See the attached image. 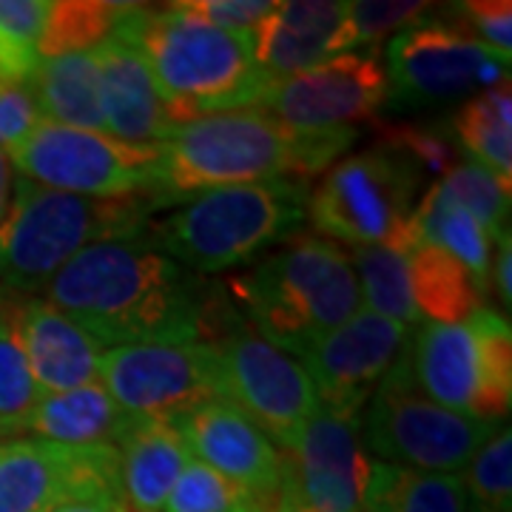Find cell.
I'll use <instances>...</instances> for the list:
<instances>
[{"label":"cell","mask_w":512,"mask_h":512,"mask_svg":"<svg viewBox=\"0 0 512 512\" xmlns=\"http://www.w3.org/2000/svg\"><path fill=\"white\" fill-rule=\"evenodd\" d=\"M46 293L103 348L211 345L237 313L220 282H202L140 237L80 251L57 271Z\"/></svg>","instance_id":"cell-1"},{"label":"cell","mask_w":512,"mask_h":512,"mask_svg":"<svg viewBox=\"0 0 512 512\" xmlns=\"http://www.w3.org/2000/svg\"><path fill=\"white\" fill-rule=\"evenodd\" d=\"M114 32L143 52L174 126L259 106L268 89V77L256 66L254 37L208 23L188 3L134 6Z\"/></svg>","instance_id":"cell-2"},{"label":"cell","mask_w":512,"mask_h":512,"mask_svg":"<svg viewBox=\"0 0 512 512\" xmlns=\"http://www.w3.org/2000/svg\"><path fill=\"white\" fill-rule=\"evenodd\" d=\"M353 140L356 131H293L259 106L222 111L171 131L163 143V188L180 200L231 185L305 183L345 154Z\"/></svg>","instance_id":"cell-3"},{"label":"cell","mask_w":512,"mask_h":512,"mask_svg":"<svg viewBox=\"0 0 512 512\" xmlns=\"http://www.w3.org/2000/svg\"><path fill=\"white\" fill-rule=\"evenodd\" d=\"M171 194L77 197L18 177L0 222V291H43L60 268L97 242L140 237Z\"/></svg>","instance_id":"cell-4"},{"label":"cell","mask_w":512,"mask_h":512,"mask_svg":"<svg viewBox=\"0 0 512 512\" xmlns=\"http://www.w3.org/2000/svg\"><path fill=\"white\" fill-rule=\"evenodd\" d=\"M225 285L248 325L296 356L353 319L362 305L350 256L339 242L319 237H299Z\"/></svg>","instance_id":"cell-5"},{"label":"cell","mask_w":512,"mask_h":512,"mask_svg":"<svg viewBox=\"0 0 512 512\" xmlns=\"http://www.w3.org/2000/svg\"><path fill=\"white\" fill-rule=\"evenodd\" d=\"M305 211L308 185L302 180L214 188L154 222L146 242L191 274H220L291 237L302 228Z\"/></svg>","instance_id":"cell-6"},{"label":"cell","mask_w":512,"mask_h":512,"mask_svg":"<svg viewBox=\"0 0 512 512\" xmlns=\"http://www.w3.org/2000/svg\"><path fill=\"white\" fill-rule=\"evenodd\" d=\"M410 373L444 410L504 424L512 404L510 319L481 308L467 322H427L407 339Z\"/></svg>","instance_id":"cell-7"},{"label":"cell","mask_w":512,"mask_h":512,"mask_svg":"<svg viewBox=\"0 0 512 512\" xmlns=\"http://www.w3.org/2000/svg\"><path fill=\"white\" fill-rule=\"evenodd\" d=\"M501 427L504 424L470 419L430 402L410 373L404 345L402 356L367 402L362 441L384 464L416 473L464 476L478 450Z\"/></svg>","instance_id":"cell-8"},{"label":"cell","mask_w":512,"mask_h":512,"mask_svg":"<svg viewBox=\"0 0 512 512\" xmlns=\"http://www.w3.org/2000/svg\"><path fill=\"white\" fill-rule=\"evenodd\" d=\"M419 177V168L396 151L367 148L325 171L308 197L305 217L330 242L410 251L419 242L413 222Z\"/></svg>","instance_id":"cell-9"},{"label":"cell","mask_w":512,"mask_h":512,"mask_svg":"<svg viewBox=\"0 0 512 512\" xmlns=\"http://www.w3.org/2000/svg\"><path fill=\"white\" fill-rule=\"evenodd\" d=\"M6 157L23 180L77 197L168 194L163 188V146L123 143L106 131L40 123Z\"/></svg>","instance_id":"cell-10"},{"label":"cell","mask_w":512,"mask_h":512,"mask_svg":"<svg viewBox=\"0 0 512 512\" xmlns=\"http://www.w3.org/2000/svg\"><path fill=\"white\" fill-rule=\"evenodd\" d=\"M220 365V399L259 427L279 453H291L319 410L308 370L262 339L239 313L211 342Z\"/></svg>","instance_id":"cell-11"},{"label":"cell","mask_w":512,"mask_h":512,"mask_svg":"<svg viewBox=\"0 0 512 512\" xmlns=\"http://www.w3.org/2000/svg\"><path fill=\"white\" fill-rule=\"evenodd\" d=\"M510 55L495 52L461 23L424 18L390 37V97L407 106H430L481 94L507 77Z\"/></svg>","instance_id":"cell-12"},{"label":"cell","mask_w":512,"mask_h":512,"mask_svg":"<svg viewBox=\"0 0 512 512\" xmlns=\"http://www.w3.org/2000/svg\"><path fill=\"white\" fill-rule=\"evenodd\" d=\"M100 379L134 421L177 424L200 404L220 399L217 350L202 342L106 348Z\"/></svg>","instance_id":"cell-13"},{"label":"cell","mask_w":512,"mask_h":512,"mask_svg":"<svg viewBox=\"0 0 512 512\" xmlns=\"http://www.w3.org/2000/svg\"><path fill=\"white\" fill-rule=\"evenodd\" d=\"M390 100V80L379 55H348L325 60L308 72L271 80L259 100L279 123L305 134L356 131Z\"/></svg>","instance_id":"cell-14"},{"label":"cell","mask_w":512,"mask_h":512,"mask_svg":"<svg viewBox=\"0 0 512 512\" xmlns=\"http://www.w3.org/2000/svg\"><path fill=\"white\" fill-rule=\"evenodd\" d=\"M97 493H123L117 447H60L35 436L0 441V512H52Z\"/></svg>","instance_id":"cell-15"},{"label":"cell","mask_w":512,"mask_h":512,"mask_svg":"<svg viewBox=\"0 0 512 512\" xmlns=\"http://www.w3.org/2000/svg\"><path fill=\"white\" fill-rule=\"evenodd\" d=\"M407 339L410 328L370 311H359L322 336L302 356L319 407L339 416H362L379 382L402 356Z\"/></svg>","instance_id":"cell-16"},{"label":"cell","mask_w":512,"mask_h":512,"mask_svg":"<svg viewBox=\"0 0 512 512\" xmlns=\"http://www.w3.org/2000/svg\"><path fill=\"white\" fill-rule=\"evenodd\" d=\"M370 467L362 416L316 410L296 450L285 453V478L279 493L322 512H362Z\"/></svg>","instance_id":"cell-17"},{"label":"cell","mask_w":512,"mask_h":512,"mask_svg":"<svg viewBox=\"0 0 512 512\" xmlns=\"http://www.w3.org/2000/svg\"><path fill=\"white\" fill-rule=\"evenodd\" d=\"M194 461L228 478L271 512L285 478V453L228 402H208L174 424Z\"/></svg>","instance_id":"cell-18"},{"label":"cell","mask_w":512,"mask_h":512,"mask_svg":"<svg viewBox=\"0 0 512 512\" xmlns=\"http://www.w3.org/2000/svg\"><path fill=\"white\" fill-rule=\"evenodd\" d=\"M92 52L100 72L106 134L137 146H163L177 126L165 111L137 43L120 32H111Z\"/></svg>","instance_id":"cell-19"},{"label":"cell","mask_w":512,"mask_h":512,"mask_svg":"<svg viewBox=\"0 0 512 512\" xmlns=\"http://www.w3.org/2000/svg\"><path fill=\"white\" fill-rule=\"evenodd\" d=\"M348 3L339 0H291L276 3L274 15L254 35L256 66L271 80L308 72L339 57V32Z\"/></svg>","instance_id":"cell-20"},{"label":"cell","mask_w":512,"mask_h":512,"mask_svg":"<svg viewBox=\"0 0 512 512\" xmlns=\"http://www.w3.org/2000/svg\"><path fill=\"white\" fill-rule=\"evenodd\" d=\"M20 336L29 367L43 393H63L100 379L103 345L49 299L23 296Z\"/></svg>","instance_id":"cell-21"},{"label":"cell","mask_w":512,"mask_h":512,"mask_svg":"<svg viewBox=\"0 0 512 512\" xmlns=\"http://www.w3.org/2000/svg\"><path fill=\"white\" fill-rule=\"evenodd\" d=\"M134 424L106 387L92 382L63 393H43L26 433L60 447H120Z\"/></svg>","instance_id":"cell-22"},{"label":"cell","mask_w":512,"mask_h":512,"mask_svg":"<svg viewBox=\"0 0 512 512\" xmlns=\"http://www.w3.org/2000/svg\"><path fill=\"white\" fill-rule=\"evenodd\" d=\"M117 450L126 510L163 512L171 487L191 461L180 430L165 421H137Z\"/></svg>","instance_id":"cell-23"},{"label":"cell","mask_w":512,"mask_h":512,"mask_svg":"<svg viewBox=\"0 0 512 512\" xmlns=\"http://www.w3.org/2000/svg\"><path fill=\"white\" fill-rule=\"evenodd\" d=\"M43 123L83 131H106L100 106V72L94 52L43 57L26 80Z\"/></svg>","instance_id":"cell-24"},{"label":"cell","mask_w":512,"mask_h":512,"mask_svg":"<svg viewBox=\"0 0 512 512\" xmlns=\"http://www.w3.org/2000/svg\"><path fill=\"white\" fill-rule=\"evenodd\" d=\"M407 274L421 319L436 325H458L484 308L487 293L481 291L473 274L436 245L416 242L407 251Z\"/></svg>","instance_id":"cell-25"},{"label":"cell","mask_w":512,"mask_h":512,"mask_svg":"<svg viewBox=\"0 0 512 512\" xmlns=\"http://www.w3.org/2000/svg\"><path fill=\"white\" fill-rule=\"evenodd\" d=\"M453 131L473 163L512 188V83L510 77L470 97L453 117Z\"/></svg>","instance_id":"cell-26"},{"label":"cell","mask_w":512,"mask_h":512,"mask_svg":"<svg viewBox=\"0 0 512 512\" xmlns=\"http://www.w3.org/2000/svg\"><path fill=\"white\" fill-rule=\"evenodd\" d=\"M413 222H416L419 242L436 245L453 259H458L481 285V291L487 293L490 265H493V259H490L493 239L487 237V231L464 208H458L456 202L447 200L439 185L433 183V188L416 205Z\"/></svg>","instance_id":"cell-27"},{"label":"cell","mask_w":512,"mask_h":512,"mask_svg":"<svg viewBox=\"0 0 512 512\" xmlns=\"http://www.w3.org/2000/svg\"><path fill=\"white\" fill-rule=\"evenodd\" d=\"M20 305V293L0 291V441L18 439L29 430V419L43 396L23 348Z\"/></svg>","instance_id":"cell-28"},{"label":"cell","mask_w":512,"mask_h":512,"mask_svg":"<svg viewBox=\"0 0 512 512\" xmlns=\"http://www.w3.org/2000/svg\"><path fill=\"white\" fill-rule=\"evenodd\" d=\"M365 507L382 512H467L464 476L416 473L376 461L370 467Z\"/></svg>","instance_id":"cell-29"},{"label":"cell","mask_w":512,"mask_h":512,"mask_svg":"<svg viewBox=\"0 0 512 512\" xmlns=\"http://www.w3.org/2000/svg\"><path fill=\"white\" fill-rule=\"evenodd\" d=\"M350 265L359 282V296L367 302L370 313L413 328L421 322L410 293V274H407V251H396L387 245H367L353 248Z\"/></svg>","instance_id":"cell-30"},{"label":"cell","mask_w":512,"mask_h":512,"mask_svg":"<svg viewBox=\"0 0 512 512\" xmlns=\"http://www.w3.org/2000/svg\"><path fill=\"white\" fill-rule=\"evenodd\" d=\"M134 6L137 3H109V0L52 3L43 40H40V60L89 52L120 26V20L126 18Z\"/></svg>","instance_id":"cell-31"},{"label":"cell","mask_w":512,"mask_h":512,"mask_svg":"<svg viewBox=\"0 0 512 512\" xmlns=\"http://www.w3.org/2000/svg\"><path fill=\"white\" fill-rule=\"evenodd\" d=\"M49 0H0V80L26 83L40 63Z\"/></svg>","instance_id":"cell-32"},{"label":"cell","mask_w":512,"mask_h":512,"mask_svg":"<svg viewBox=\"0 0 512 512\" xmlns=\"http://www.w3.org/2000/svg\"><path fill=\"white\" fill-rule=\"evenodd\" d=\"M441 194L464 208L473 220L487 231V237L498 239L510 231V185L498 183L490 171L476 163L456 165L439 183Z\"/></svg>","instance_id":"cell-33"},{"label":"cell","mask_w":512,"mask_h":512,"mask_svg":"<svg viewBox=\"0 0 512 512\" xmlns=\"http://www.w3.org/2000/svg\"><path fill=\"white\" fill-rule=\"evenodd\" d=\"M467 512H512V433L504 424L464 470Z\"/></svg>","instance_id":"cell-34"},{"label":"cell","mask_w":512,"mask_h":512,"mask_svg":"<svg viewBox=\"0 0 512 512\" xmlns=\"http://www.w3.org/2000/svg\"><path fill=\"white\" fill-rule=\"evenodd\" d=\"M163 512H268L256 498L242 493L228 478L200 461H188L171 487Z\"/></svg>","instance_id":"cell-35"},{"label":"cell","mask_w":512,"mask_h":512,"mask_svg":"<svg viewBox=\"0 0 512 512\" xmlns=\"http://www.w3.org/2000/svg\"><path fill=\"white\" fill-rule=\"evenodd\" d=\"M430 15V3L416 0H359L348 3L339 32V55L359 46H376L382 37L402 32Z\"/></svg>","instance_id":"cell-36"},{"label":"cell","mask_w":512,"mask_h":512,"mask_svg":"<svg viewBox=\"0 0 512 512\" xmlns=\"http://www.w3.org/2000/svg\"><path fill=\"white\" fill-rule=\"evenodd\" d=\"M379 148L396 151L421 174L444 177L458 165V148L439 128L424 126H379ZM436 180V183H439Z\"/></svg>","instance_id":"cell-37"},{"label":"cell","mask_w":512,"mask_h":512,"mask_svg":"<svg viewBox=\"0 0 512 512\" xmlns=\"http://www.w3.org/2000/svg\"><path fill=\"white\" fill-rule=\"evenodd\" d=\"M450 15L470 35L487 43L495 52L510 55L512 46V3L510 0H467L450 6Z\"/></svg>","instance_id":"cell-38"},{"label":"cell","mask_w":512,"mask_h":512,"mask_svg":"<svg viewBox=\"0 0 512 512\" xmlns=\"http://www.w3.org/2000/svg\"><path fill=\"white\" fill-rule=\"evenodd\" d=\"M40 123L29 83H0V151L12 154Z\"/></svg>","instance_id":"cell-39"},{"label":"cell","mask_w":512,"mask_h":512,"mask_svg":"<svg viewBox=\"0 0 512 512\" xmlns=\"http://www.w3.org/2000/svg\"><path fill=\"white\" fill-rule=\"evenodd\" d=\"M276 3L279 0H194L188 6L191 12H197L214 26L254 35L256 29L274 15Z\"/></svg>","instance_id":"cell-40"},{"label":"cell","mask_w":512,"mask_h":512,"mask_svg":"<svg viewBox=\"0 0 512 512\" xmlns=\"http://www.w3.org/2000/svg\"><path fill=\"white\" fill-rule=\"evenodd\" d=\"M498 245V256L495 262L490 265V285L495 288V296H498V305L504 308V313L510 311L512 302V279H510V268H512V239L510 231H504L501 237L495 239Z\"/></svg>","instance_id":"cell-41"},{"label":"cell","mask_w":512,"mask_h":512,"mask_svg":"<svg viewBox=\"0 0 512 512\" xmlns=\"http://www.w3.org/2000/svg\"><path fill=\"white\" fill-rule=\"evenodd\" d=\"M52 512H128L123 493H97V495H77L63 501Z\"/></svg>","instance_id":"cell-42"},{"label":"cell","mask_w":512,"mask_h":512,"mask_svg":"<svg viewBox=\"0 0 512 512\" xmlns=\"http://www.w3.org/2000/svg\"><path fill=\"white\" fill-rule=\"evenodd\" d=\"M9 202H12V163L0 151V222H3L6 211H9Z\"/></svg>","instance_id":"cell-43"},{"label":"cell","mask_w":512,"mask_h":512,"mask_svg":"<svg viewBox=\"0 0 512 512\" xmlns=\"http://www.w3.org/2000/svg\"><path fill=\"white\" fill-rule=\"evenodd\" d=\"M271 512H322V510H313L308 504H302V501H296L293 495L288 493H279L276 495V504Z\"/></svg>","instance_id":"cell-44"},{"label":"cell","mask_w":512,"mask_h":512,"mask_svg":"<svg viewBox=\"0 0 512 512\" xmlns=\"http://www.w3.org/2000/svg\"><path fill=\"white\" fill-rule=\"evenodd\" d=\"M362 512H382V510H373V507H365V510Z\"/></svg>","instance_id":"cell-45"},{"label":"cell","mask_w":512,"mask_h":512,"mask_svg":"<svg viewBox=\"0 0 512 512\" xmlns=\"http://www.w3.org/2000/svg\"><path fill=\"white\" fill-rule=\"evenodd\" d=\"M0 83H6V80H0Z\"/></svg>","instance_id":"cell-46"}]
</instances>
